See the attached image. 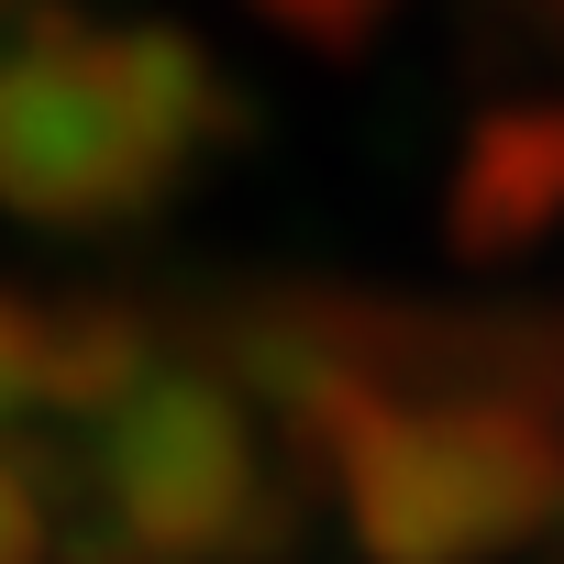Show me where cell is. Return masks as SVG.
<instances>
[{"label":"cell","instance_id":"obj_1","mask_svg":"<svg viewBox=\"0 0 564 564\" xmlns=\"http://www.w3.org/2000/svg\"><path fill=\"white\" fill-rule=\"evenodd\" d=\"M243 89L177 23L23 12L0 34V210L45 232H111L166 210L221 144H243Z\"/></svg>","mask_w":564,"mask_h":564},{"label":"cell","instance_id":"obj_2","mask_svg":"<svg viewBox=\"0 0 564 564\" xmlns=\"http://www.w3.org/2000/svg\"><path fill=\"white\" fill-rule=\"evenodd\" d=\"M322 465L366 564H509L564 520V432L498 388H377Z\"/></svg>","mask_w":564,"mask_h":564},{"label":"cell","instance_id":"obj_3","mask_svg":"<svg viewBox=\"0 0 564 564\" xmlns=\"http://www.w3.org/2000/svg\"><path fill=\"white\" fill-rule=\"evenodd\" d=\"M89 432H100V509L144 564H243L289 531L254 399L199 366H144Z\"/></svg>","mask_w":564,"mask_h":564},{"label":"cell","instance_id":"obj_4","mask_svg":"<svg viewBox=\"0 0 564 564\" xmlns=\"http://www.w3.org/2000/svg\"><path fill=\"white\" fill-rule=\"evenodd\" d=\"M443 232L454 254H487V265L564 232V100H509L465 133L443 177Z\"/></svg>","mask_w":564,"mask_h":564},{"label":"cell","instance_id":"obj_5","mask_svg":"<svg viewBox=\"0 0 564 564\" xmlns=\"http://www.w3.org/2000/svg\"><path fill=\"white\" fill-rule=\"evenodd\" d=\"M45 366H56V300L0 289V432L45 421Z\"/></svg>","mask_w":564,"mask_h":564},{"label":"cell","instance_id":"obj_6","mask_svg":"<svg viewBox=\"0 0 564 564\" xmlns=\"http://www.w3.org/2000/svg\"><path fill=\"white\" fill-rule=\"evenodd\" d=\"M0 564H56V465L0 443Z\"/></svg>","mask_w":564,"mask_h":564},{"label":"cell","instance_id":"obj_7","mask_svg":"<svg viewBox=\"0 0 564 564\" xmlns=\"http://www.w3.org/2000/svg\"><path fill=\"white\" fill-rule=\"evenodd\" d=\"M243 12H265L276 34H300L311 56H366L399 0H243Z\"/></svg>","mask_w":564,"mask_h":564},{"label":"cell","instance_id":"obj_8","mask_svg":"<svg viewBox=\"0 0 564 564\" xmlns=\"http://www.w3.org/2000/svg\"><path fill=\"white\" fill-rule=\"evenodd\" d=\"M23 12H34V0H0V34H12V23H23Z\"/></svg>","mask_w":564,"mask_h":564},{"label":"cell","instance_id":"obj_9","mask_svg":"<svg viewBox=\"0 0 564 564\" xmlns=\"http://www.w3.org/2000/svg\"><path fill=\"white\" fill-rule=\"evenodd\" d=\"M89 564H144V553H122V542H111V553H89Z\"/></svg>","mask_w":564,"mask_h":564}]
</instances>
